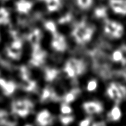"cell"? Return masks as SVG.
Listing matches in <instances>:
<instances>
[{
  "mask_svg": "<svg viewBox=\"0 0 126 126\" xmlns=\"http://www.w3.org/2000/svg\"><path fill=\"white\" fill-rule=\"evenodd\" d=\"M94 33V28L86 22H80L74 27L72 36L79 44H84L89 42Z\"/></svg>",
  "mask_w": 126,
  "mask_h": 126,
  "instance_id": "6da1fadb",
  "label": "cell"
},
{
  "mask_svg": "<svg viewBox=\"0 0 126 126\" xmlns=\"http://www.w3.org/2000/svg\"><path fill=\"white\" fill-rule=\"evenodd\" d=\"M86 64L83 61L71 58L66 61L64 68V71L69 77L72 78L83 74L86 70Z\"/></svg>",
  "mask_w": 126,
  "mask_h": 126,
  "instance_id": "7a4b0ae2",
  "label": "cell"
},
{
  "mask_svg": "<svg viewBox=\"0 0 126 126\" xmlns=\"http://www.w3.org/2000/svg\"><path fill=\"white\" fill-rule=\"evenodd\" d=\"M34 107L33 103L27 99L18 100L12 102V112L21 117H25L32 112Z\"/></svg>",
  "mask_w": 126,
  "mask_h": 126,
  "instance_id": "3957f363",
  "label": "cell"
},
{
  "mask_svg": "<svg viewBox=\"0 0 126 126\" xmlns=\"http://www.w3.org/2000/svg\"><path fill=\"white\" fill-rule=\"evenodd\" d=\"M107 95L116 103L126 98V87L118 83H111L107 88Z\"/></svg>",
  "mask_w": 126,
  "mask_h": 126,
  "instance_id": "277c9868",
  "label": "cell"
},
{
  "mask_svg": "<svg viewBox=\"0 0 126 126\" xmlns=\"http://www.w3.org/2000/svg\"><path fill=\"white\" fill-rule=\"evenodd\" d=\"M104 31L111 38H119L124 33V27L116 21L107 19L105 22Z\"/></svg>",
  "mask_w": 126,
  "mask_h": 126,
  "instance_id": "5b68a950",
  "label": "cell"
},
{
  "mask_svg": "<svg viewBox=\"0 0 126 126\" xmlns=\"http://www.w3.org/2000/svg\"><path fill=\"white\" fill-rule=\"evenodd\" d=\"M33 52L32 58L30 60V63L34 67L41 66L45 62L47 56L46 51L41 49L40 45H36L32 47Z\"/></svg>",
  "mask_w": 126,
  "mask_h": 126,
  "instance_id": "8992f818",
  "label": "cell"
},
{
  "mask_svg": "<svg viewBox=\"0 0 126 126\" xmlns=\"http://www.w3.org/2000/svg\"><path fill=\"white\" fill-rule=\"evenodd\" d=\"M22 42L18 38L15 39L6 48V53L7 56L13 59L18 60L20 59L22 54Z\"/></svg>",
  "mask_w": 126,
  "mask_h": 126,
  "instance_id": "52a82bcc",
  "label": "cell"
},
{
  "mask_svg": "<svg viewBox=\"0 0 126 126\" xmlns=\"http://www.w3.org/2000/svg\"><path fill=\"white\" fill-rule=\"evenodd\" d=\"M51 44L52 48L59 52L65 51L67 48V44L65 37L58 32L53 35Z\"/></svg>",
  "mask_w": 126,
  "mask_h": 126,
  "instance_id": "ba28073f",
  "label": "cell"
},
{
  "mask_svg": "<svg viewBox=\"0 0 126 126\" xmlns=\"http://www.w3.org/2000/svg\"><path fill=\"white\" fill-rule=\"evenodd\" d=\"M84 111L89 114H100L103 111V106L98 101H87L82 105Z\"/></svg>",
  "mask_w": 126,
  "mask_h": 126,
  "instance_id": "9c48e42d",
  "label": "cell"
},
{
  "mask_svg": "<svg viewBox=\"0 0 126 126\" xmlns=\"http://www.w3.org/2000/svg\"><path fill=\"white\" fill-rule=\"evenodd\" d=\"M36 122L40 126H48L52 124L53 122L52 115L48 110H43L36 116Z\"/></svg>",
  "mask_w": 126,
  "mask_h": 126,
  "instance_id": "30bf717a",
  "label": "cell"
},
{
  "mask_svg": "<svg viewBox=\"0 0 126 126\" xmlns=\"http://www.w3.org/2000/svg\"><path fill=\"white\" fill-rule=\"evenodd\" d=\"M109 4L115 13L126 15V0H109Z\"/></svg>",
  "mask_w": 126,
  "mask_h": 126,
  "instance_id": "8fae6325",
  "label": "cell"
},
{
  "mask_svg": "<svg viewBox=\"0 0 126 126\" xmlns=\"http://www.w3.org/2000/svg\"><path fill=\"white\" fill-rule=\"evenodd\" d=\"M0 88L6 96L11 95L17 88V85L12 81H6L4 79H0Z\"/></svg>",
  "mask_w": 126,
  "mask_h": 126,
  "instance_id": "7c38bea8",
  "label": "cell"
},
{
  "mask_svg": "<svg viewBox=\"0 0 126 126\" xmlns=\"http://www.w3.org/2000/svg\"><path fill=\"white\" fill-rule=\"evenodd\" d=\"M59 96H57L54 89L49 86L44 88L41 96V102H46L48 101H57L59 100Z\"/></svg>",
  "mask_w": 126,
  "mask_h": 126,
  "instance_id": "4fadbf2b",
  "label": "cell"
},
{
  "mask_svg": "<svg viewBox=\"0 0 126 126\" xmlns=\"http://www.w3.org/2000/svg\"><path fill=\"white\" fill-rule=\"evenodd\" d=\"M33 7V3L28 0H18L16 2L17 12L20 14H27Z\"/></svg>",
  "mask_w": 126,
  "mask_h": 126,
  "instance_id": "5bb4252c",
  "label": "cell"
},
{
  "mask_svg": "<svg viewBox=\"0 0 126 126\" xmlns=\"http://www.w3.org/2000/svg\"><path fill=\"white\" fill-rule=\"evenodd\" d=\"M42 37V33L39 29L36 28L32 31L29 34L28 39L32 47L36 45H39V42Z\"/></svg>",
  "mask_w": 126,
  "mask_h": 126,
  "instance_id": "9a60e30c",
  "label": "cell"
},
{
  "mask_svg": "<svg viewBox=\"0 0 126 126\" xmlns=\"http://www.w3.org/2000/svg\"><path fill=\"white\" fill-rule=\"evenodd\" d=\"M121 110L118 106H114L107 115L108 120L110 121H113V122L119 121L121 118Z\"/></svg>",
  "mask_w": 126,
  "mask_h": 126,
  "instance_id": "2e32d148",
  "label": "cell"
},
{
  "mask_svg": "<svg viewBox=\"0 0 126 126\" xmlns=\"http://www.w3.org/2000/svg\"><path fill=\"white\" fill-rule=\"evenodd\" d=\"M0 126H15V124L9 120V116L5 110L0 109Z\"/></svg>",
  "mask_w": 126,
  "mask_h": 126,
  "instance_id": "e0dca14e",
  "label": "cell"
},
{
  "mask_svg": "<svg viewBox=\"0 0 126 126\" xmlns=\"http://www.w3.org/2000/svg\"><path fill=\"white\" fill-rule=\"evenodd\" d=\"M59 74V70L56 69L46 68L44 70V79L46 81L50 82L57 77Z\"/></svg>",
  "mask_w": 126,
  "mask_h": 126,
  "instance_id": "ac0fdd59",
  "label": "cell"
},
{
  "mask_svg": "<svg viewBox=\"0 0 126 126\" xmlns=\"http://www.w3.org/2000/svg\"><path fill=\"white\" fill-rule=\"evenodd\" d=\"M47 10L49 12H54L61 7L62 0H45Z\"/></svg>",
  "mask_w": 126,
  "mask_h": 126,
  "instance_id": "d6986e66",
  "label": "cell"
},
{
  "mask_svg": "<svg viewBox=\"0 0 126 126\" xmlns=\"http://www.w3.org/2000/svg\"><path fill=\"white\" fill-rule=\"evenodd\" d=\"M36 82L34 80H31L30 79L28 80H24L22 82L21 86L24 91H27V92H32L36 88Z\"/></svg>",
  "mask_w": 126,
  "mask_h": 126,
  "instance_id": "ffe728a7",
  "label": "cell"
},
{
  "mask_svg": "<svg viewBox=\"0 0 126 126\" xmlns=\"http://www.w3.org/2000/svg\"><path fill=\"white\" fill-rule=\"evenodd\" d=\"M80 93V90L78 88H75L73 90H71L70 92L66 93V95L64 96L63 100L65 101V103H70L73 102L75 101V99L76 98L78 94Z\"/></svg>",
  "mask_w": 126,
  "mask_h": 126,
  "instance_id": "44dd1931",
  "label": "cell"
},
{
  "mask_svg": "<svg viewBox=\"0 0 126 126\" xmlns=\"http://www.w3.org/2000/svg\"><path fill=\"white\" fill-rule=\"evenodd\" d=\"M10 21L9 11L4 7H0V25H6Z\"/></svg>",
  "mask_w": 126,
  "mask_h": 126,
  "instance_id": "7402d4cb",
  "label": "cell"
},
{
  "mask_svg": "<svg viewBox=\"0 0 126 126\" xmlns=\"http://www.w3.org/2000/svg\"><path fill=\"white\" fill-rule=\"evenodd\" d=\"M94 14L97 18H105L107 16V10L105 7H99L95 9Z\"/></svg>",
  "mask_w": 126,
  "mask_h": 126,
  "instance_id": "603a6c76",
  "label": "cell"
},
{
  "mask_svg": "<svg viewBox=\"0 0 126 126\" xmlns=\"http://www.w3.org/2000/svg\"><path fill=\"white\" fill-rule=\"evenodd\" d=\"M20 74L21 79H22V81L27 80L30 79V73L28 69H27V67L22 65L20 68Z\"/></svg>",
  "mask_w": 126,
  "mask_h": 126,
  "instance_id": "cb8c5ba5",
  "label": "cell"
},
{
  "mask_svg": "<svg viewBox=\"0 0 126 126\" xmlns=\"http://www.w3.org/2000/svg\"><path fill=\"white\" fill-rule=\"evenodd\" d=\"M44 27H45L46 29L49 31L53 35H54L57 32L56 25H55V23L52 21H46L44 23Z\"/></svg>",
  "mask_w": 126,
  "mask_h": 126,
  "instance_id": "d4e9b609",
  "label": "cell"
},
{
  "mask_svg": "<svg viewBox=\"0 0 126 126\" xmlns=\"http://www.w3.org/2000/svg\"><path fill=\"white\" fill-rule=\"evenodd\" d=\"M112 59L114 61V62L116 63H121L123 62V54H122L121 51L120 49L116 50L113 52V54H112Z\"/></svg>",
  "mask_w": 126,
  "mask_h": 126,
  "instance_id": "484cf974",
  "label": "cell"
},
{
  "mask_svg": "<svg viewBox=\"0 0 126 126\" xmlns=\"http://www.w3.org/2000/svg\"><path fill=\"white\" fill-rule=\"evenodd\" d=\"M93 0H77L78 6L83 9L89 8L92 5Z\"/></svg>",
  "mask_w": 126,
  "mask_h": 126,
  "instance_id": "4316f807",
  "label": "cell"
},
{
  "mask_svg": "<svg viewBox=\"0 0 126 126\" xmlns=\"http://www.w3.org/2000/svg\"><path fill=\"white\" fill-rule=\"evenodd\" d=\"M75 120V117L73 116H60V121L65 126L72 123Z\"/></svg>",
  "mask_w": 126,
  "mask_h": 126,
  "instance_id": "83f0119b",
  "label": "cell"
},
{
  "mask_svg": "<svg viewBox=\"0 0 126 126\" xmlns=\"http://www.w3.org/2000/svg\"><path fill=\"white\" fill-rule=\"evenodd\" d=\"M60 111L63 114H69L72 112V109L70 106L68 105L67 103H63L61 107H60Z\"/></svg>",
  "mask_w": 126,
  "mask_h": 126,
  "instance_id": "f1b7e54d",
  "label": "cell"
},
{
  "mask_svg": "<svg viewBox=\"0 0 126 126\" xmlns=\"http://www.w3.org/2000/svg\"><path fill=\"white\" fill-rule=\"evenodd\" d=\"M97 85H98V84H97V80H94V79L90 80L88 82V84H87V90L89 91H94L97 88Z\"/></svg>",
  "mask_w": 126,
  "mask_h": 126,
  "instance_id": "f546056e",
  "label": "cell"
},
{
  "mask_svg": "<svg viewBox=\"0 0 126 126\" xmlns=\"http://www.w3.org/2000/svg\"><path fill=\"white\" fill-rule=\"evenodd\" d=\"M72 19V16H71V14H67L65 15L63 17H61L60 19L59 20V23H68V22H70Z\"/></svg>",
  "mask_w": 126,
  "mask_h": 126,
  "instance_id": "4dcf8cb0",
  "label": "cell"
},
{
  "mask_svg": "<svg viewBox=\"0 0 126 126\" xmlns=\"http://www.w3.org/2000/svg\"><path fill=\"white\" fill-rule=\"evenodd\" d=\"M92 122H93L92 119L91 117H87V118L84 119L82 121H81L79 126H91Z\"/></svg>",
  "mask_w": 126,
  "mask_h": 126,
  "instance_id": "1f68e13d",
  "label": "cell"
},
{
  "mask_svg": "<svg viewBox=\"0 0 126 126\" xmlns=\"http://www.w3.org/2000/svg\"><path fill=\"white\" fill-rule=\"evenodd\" d=\"M120 50L121 51L122 54H123V60L122 62V64L123 65H126V45H123L121 47Z\"/></svg>",
  "mask_w": 126,
  "mask_h": 126,
  "instance_id": "d6a6232c",
  "label": "cell"
},
{
  "mask_svg": "<svg viewBox=\"0 0 126 126\" xmlns=\"http://www.w3.org/2000/svg\"><path fill=\"white\" fill-rule=\"evenodd\" d=\"M31 126V125L28 124V125H26V126Z\"/></svg>",
  "mask_w": 126,
  "mask_h": 126,
  "instance_id": "836d02e7",
  "label": "cell"
},
{
  "mask_svg": "<svg viewBox=\"0 0 126 126\" xmlns=\"http://www.w3.org/2000/svg\"><path fill=\"white\" fill-rule=\"evenodd\" d=\"M0 1H8V0H0Z\"/></svg>",
  "mask_w": 126,
  "mask_h": 126,
  "instance_id": "e575fe53",
  "label": "cell"
},
{
  "mask_svg": "<svg viewBox=\"0 0 126 126\" xmlns=\"http://www.w3.org/2000/svg\"><path fill=\"white\" fill-rule=\"evenodd\" d=\"M1 76H0V79H1Z\"/></svg>",
  "mask_w": 126,
  "mask_h": 126,
  "instance_id": "d590c367",
  "label": "cell"
},
{
  "mask_svg": "<svg viewBox=\"0 0 126 126\" xmlns=\"http://www.w3.org/2000/svg\"><path fill=\"white\" fill-rule=\"evenodd\" d=\"M0 38H1V37H0Z\"/></svg>",
  "mask_w": 126,
  "mask_h": 126,
  "instance_id": "8d00e7d4",
  "label": "cell"
}]
</instances>
